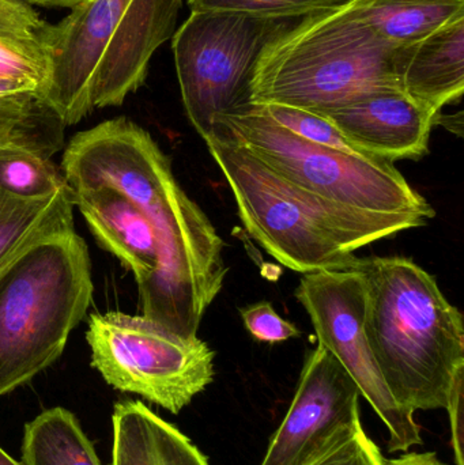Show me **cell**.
I'll return each instance as SVG.
<instances>
[{
	"mask_svg": "<svg viewBox=\"0 0 464 465\" xmlns=\"http://www.w3.org/2000/svg\"><path fill=\"white\" fill-rule=\"evenodd\" d=\"M351 264L367 289L365 333L395 401L413 414L449 409L464 390L462 313L414 260L356 257Z\"/></svg>",
	"mask_w": 464,
	"mask_h": 465,
	"instance_id": "cell-1",
	"label": "cell"
},
{
	"mask_svg": "<svg viewBox=\"0 0 464 465\" xmlns=\"http://www.w3.org/2000/svg\"><path fill=\"white\" fill-rule=\"evenodd\" d=\"M204 143L248 234L283 267L302 275L349 267L359 249L427 225L420 215L365 212L310 193L275 173L218 125Z\"/></svg>",
	"mask_w": 464,
	"mask_h": 465,
	"instance_id": "cell-2",
	"label": "cell"
},
{
	"mask_svg": "<svg viewBox=\"0 0 464 465\" xmlns=\"http://www.w3.org/2000/svg\"><path fill=\"white\" fill-rule=\"evenodd\" d=\"M183 0H84L45 30L49 78L41 100L67 125L120 106L146 81L150 60L173 37Z\"/></svg>",
	"mask_w": 464,
	"mask_h": 465,
	"instance_id": "cell-3",
	"label": "cell"
},
{
	"mask_svg": "<svg viewBox=\"0 0 464 465\" xmlns=\"http://www.w3.org/2000/svg\"><path fill=\"white\" fill-rule=\"evenodd\" d=\"M408 49L376 35L343 2L300 19L263 49L251 81V104L321 114L378 90L402 87Z\"/></svg>",
	"mask_w": 464,
	"mask_h": 465,
	"instance_id": "cell-4",
	"label": "cell"
},
{
	"mask_svg": "<svg viewBox=\"0 0 464 465\" xmlns=\"http://www.w3.org/2000/svg\"><path fill=\"white\" fill-rule=\"evenodd\" d=\"M92 297L89 251L74 229L30 243L0 267V396L59 360Z\"/></svg>",
	"mask_w": 464,
	"mask_h": 465,
	"instance_id": "cell-5",
	"label": "cell"
},
{
	"mask_svg": "<svg viewBox=\"0 0 464 465\" xmlns=\"http://www.w3.org/2000/svg\"><path fill=\"white\" fill-rule=\"evenodd\" d=\"M215 125L275 173L321 198L365 212L435 217L391 161L304 141L251 104L218 117Z\"/></svg>",
	"mask_w": 464,
	"mask_h": 465,
	"instance_id": "cell-6",
	"label": "cell"
},
{
	"mask_svg": "<svg viewBox=\"0 0 464 465\" xmlns=\"http://www.w3.org/2000/svg\"><path fill=\"white\" fill-rule=\"evenodd\" d=\"M300 19L195 13L172 37L183 104L201 138L215 120L251 104V81L263 49Z\"/></svg>",
	"mask_w": 464,
	"mask_h": 465,
	"instance_id": "cell-7",
	"label": "cell"
},
{
	"mask_svg": "<svg viewBox=\"0 0 464 465\" xmlns=\"http://www.w3.org/2000/svg\"><path fill=\"white\" fill-rule=\"evenodd\" d=\"M86 341L93 368L122 392L179 414L214 380V351L198 336L184 338L144 316L93 313Z\"/></svg>",
	"mask_w": 464,
	"mask_h": 465,
	"instance_id": "cell-8",
	"label": "cell"
},
{
	"mask_svg": "<svg viewBox=\"0 0 464 465\" xmlns=\"http://www.w3.org/2000/svg\"><path fill=\"white\" fill-rule=\"evenodd\" d=\"M294 295L312 322L319 346L337 358L386 426L390 452H406L421 445V430L413 412L395 401L370 350L365 333L367 289L361 272L350 264L304 273Z\"/></svg>",
	"mask_w": 464,
	"mask_h": 465,
	"instance_id": "cell-9",
	"label": "cell"
},
{
	"mask_svg": "<svg viewBox=\"0 0 464 465\" xmlns=\"http://www.w3.org/2000/svg\"><path fill=\"white\" fill-rule=\"evenodd\" d=\"M356 382L319 346L308 354L285 420L261 465H308L361 428Z\"/></svg>",
	"mask_w": 464,
	"mask_h": 465,
	"instance_id": "cell-10",
	"label": "cell"
},
{
	"mask_svg": "<svg viewBox=\"0 0 464 465\" xmlns=\"http://www.w3.org/2000/svg\"><path fill=\"white\" fill-rule=\"evenodd\" d=\"M361 154L380 160H421L440 112L389 87L321 112Z\"/></svg>",
	"mask_w": 464,
	"mask_h": 465,
	"instance_id": "cell-11",
	"label": "cell"
},
{
	"mask_svg": "<svg viewBox=\"0 0 464 465\" xmlns=\"http://www.w3.org/2000/svg\"><path fill=\"white\" fill-rule=\"evenodd\" d=\"M73 195L95 240L133 271L136 281L155 270L160 253L157 229L141 207L105 185Z\"/></svg>",
	"mask_w": 464,
	"mask_h": 465,
	"instance_id": "cell-12",
	"label": "cell"
},
{
	"mask_svg": "<svg viewBox=\"0 0 464 465\" xmlns=\"http://www.w3.org/2000/svg\"><path fill=\"white\" fill-rule=\"evenodd\" d=\"M400 86L406 94L438 112L462 98L464 14L409 46Z\"/></svg>",
	"mask_w": 464,
	"mask_h": 465,
	"instance_id": "cell-13",
	"label": "cell"
},
{
	"mask_svg": "<svg viewBox=\"0 0 464 465\" xmlns=\"http://www.w3.org/2000/svg\"><path fill=\"white\" fill-rule=\"evenodd\" d=\"M48 24L24 0H0V98L40 97L49 78Z\"/></svg>",
	"mask_w": 464,
	"mask_h": 465,
	"instance_id": "cell-14",
	"label": "cell"
},
{
	"mask_svg": "<svg viewBox=\"0 0 464 465\" xmlns=\"http://www.w3.org/2000/svg\"><path fill=\"white\" fill-rule=\"evenodd\" d=\"M112 423V465H210L182 431L141 401L117 403Z\"/></svg>",
	"mask_w": 464,
	"mask_h": 465,
	"instance_id": "cell-15",
	"label": "cell"
},
{
	"mask_svg": "<svg viewBox=\"0 0 464 465\" xmlns=\"http://www.w3.org/2000/svg\"><path fill=\"white\" fill-rule=\"evenodd\" d=\"M351 15L392 45H416L464 14V0H346Z\"/></svg>",
	"mask_w": 464,
	"mask_h": 465,
	"instance_id": "cell-16",
	"label": "cell"
},
{
	"mask_svg": "<svg viewBox=\"0 0 464 465\" xmlns=\"http://www.w3.org/2000/svg\"><path fill=\"white\" fill-rule=\"evenodd\" d=\"M74 195L70 187L35 201L0 193V267L30 243L74 229Z\"/></svg>",
	"mask_w": 464,
	"mask_h": 465,
	"instance_id": "cell-17",
	"label": "cell"
},
{
	"mask_svg": "<svg viewBox=\"0 0 464 465\" xmlns=\"http://www.w3.org/2000/svg\"><path fill=\"white\" fill-rule=\"evenodd\" d=\"M64 123L38 95L0 98V158L33 155L51 160L64 146Z\"/></svg>",
	"mask_w": 464,
	"mask_h": 465,
	"instance_id": "cell-18",
	"label": "cell"
},
{
	"mask_svg": "<svg viewBox=\"0 0 464 465\" xmlns=\"http://www.w3.org/2000/svg\"><path fill=\"white\" fill-rule=\"evenodd\" d=\"M24 465H101L73 412L45 410L25 426Z\"/></svg>",
	"mask_w": 464,
	"mask_h": 465,
	"instance_id": "cell-19",
	"label": "cell"
},
{
	"mask_svg": "<svg viewBox=\"0 0 464 465\" xmlns=\"http://www.w3.org/2000/svg\"><path fill=\"white\" fill-rule=\"evenodd\" d=\"M68 187L62 169L33 155L0 158V193L24 201L48 198Z\"/></svg>",
	"mask_w": 464,
	"mask_h": 465,
	"instance_id": "cell-20",
	"label": "cell"
},
{
	"mask_svg": "<svg viewBox=\"0 0 464 465\" xmlns=\"http://www.w3.org/2000/svg\"><path fill=\"white\" fill-rule=\"evenodd\" d=\"M346 0H187L195 13H233L270 19H301Z\"/></svg>",
	"mask_w": 464,
	"mask_h": 465,
	"instance_id": "cell-21",
	"label": "cell"
},
{
	"mask_svg": "<svg viewBox=\"0 0 464 465\" xmlns=\"http://www.w3.org/2000/svg\"><path fill=\"white\" fill-rule=\"evenodd\" d=\"M256 111L304 141L361 154L331 122L321 114L280 104H251Z\"/></svg>",
	"mask_w": 464,
	"mask_h": 465,
	"instance_id": "cell-22",
	"label": "cell"
},
{
	"mask_svg": "<svg viewBox=\"0 0 464 465\" xmlns=\"http://www.w3.org/2000/svg\"><path fill=\"white\" fill-rule=\"evenodd\" d=\"M240 316L248 332L264 343H280L301 336V331L282 319L267 301L240 309Z\"/></svg>",
	"mask_w": 464,
	"mask_h": 465,
	"instance_id": "cell-23",
	"label": "cell"
},
{
	"mask_svg": "<svg viewBox=\"0 0 464 465\" xmlns=\"http://www.w3.org/2000/svg\"><path fill=\"white\" fill-rule=\"evenodd\" d=\"M384 460L380 448L361 426L308 465H384Z\"/></svg>",
	"mask_w": 464,
	"mask_h": 465,
	"instance_id": "cell-24",
	"label": "cell"
},
{
	"mask_svg": "<svg viewBox=\"0 0 464 465\" xmlns=\"http://www.w3.org/2000/svg\"><path fill=\"white\" fill-rule=\"evenodd\" d=\"M463 392L455 393L452 398L451 403H449V422H451V434H452V448H454L455 461L457 465H464L463 460Z\"/></svg>",
	"mask_w": 464,
	"mask_h": 465,
	"instance_id": "cell-25",
	"label": "cell"
},
{
	"mask_svg": "<svg viewBox=\"0 0 464 465\" xmlns=\"http://www.w3.org/2000/svg\"><path fill=\"white\" fill-rule=\"evenodd\" d=\"M384 465H447L439 460L436 453H406L397 459L384 460Z\"/></svg>",
	"mask_w": 464,
	"mask_h": 465,
	"instance_id": "cell-26",
	"label": "cell"
},
{
	"mask_svg": "<svg viewBox=\"0 0 464 465\" xmlns=\"http://www.w3.org/2000/svg\"><path fill=\"white\" fill-rule=\"evenodd\" d=\"M27 5H43V7L73 8L84 0H24Z\"/></svg>",
	"mask_w": 464,
	"mask_h": 465,
	"instance_id": "cell-27",
	"label": "cell"
},
{
	"mask_svg": "<svg viewBox=\"0 0 464 465\" xmlns=\"http://www.w3.org/2000/svg\"><path fill=\"white\" fill-rule=\"evenodd\" d=\"M0 465H24L21 463H18V461L14 460L11 456H8L7 453L5 452V450L0 448Z\"/></svg>",
	"mask_w": 464,
	"mask_h": 465,
	"instance_id": "cell-28",
	"label": "cell"
}]
</instances>
